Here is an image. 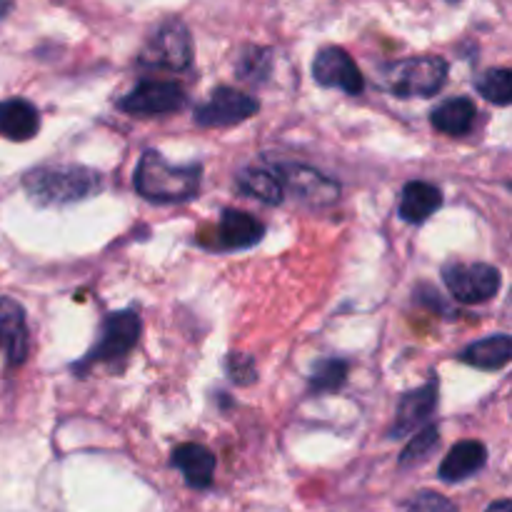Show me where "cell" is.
<instances>
[{"mask_svg": "<svg viewBox=\"0 0 512 512\" xmlns=\"http://www.w3.org/2000/svg\"><path fill=\"white\" fill-rule=\"evenodd\" d=\"M512 358V338L510 335H490L468 345L460 355V360L480 370H503Z\"/></svg>", "mask_w": 512, "mask_h": 512, "instance_id": "ac0fdd59", "label": "cell"}, {"mask_svg": "<svg viewBox=\"0 0 512 512\" xmlns=\"http://www.w3.org/2000/svg\"><path fill=\"white\" fill-rule=\"evenodd\" d=\"M140 315L135 310H120L113 313L103 325V333L95 348H90V353L85 355L83 363H78V368L90 363H113V360H123L130 350L135 348L140 338Z\"/></svg>", "mask_w": 512, "mask_h": 512, "instance_id": "8992f818", "label": "cell"}, {"mask_svg": "<svg viewBox=\"0 0 512 512\" xmlns=\"http://www.w3.org/2000/svg\"><path fill=\"white\" fill-rule=\"evenodd\" d=\"M273 170L278 173L285 190H290L295 198L305 200V203L310 205H328L333 203L340 193L338 183H333V180L325 178L318 170L308 168V165L278 163L273 165Z\"/></svg>", "mask_w": 512, "mask_h": 512, "instance_id": "30bf717a", "label": "cell"}, {"mask_svg": "<svg viewBox=\"0 0 512 512\" xmlns=\"http://www.w3.org/2000/svg\"><path fill=\"white\" fill-rule=\"evenodd\" d=\"M435 408H438V378H433L413 393L403 395L395 423L390 428V438H405V435H413L415 430L425 428L433 418Z\"/></svg>", "mask_w": 512, "mask_h": 512, "instance_id": "8fae6325", "label": "cell"}, {"mask_svg": "<svg viewBox=\"0 0 512 512\" xmlns=\"http://www.w3.org/2000/svg\"><path fill=\"white\" fill-rule=\"evenodd\" d=\"M265 235V225L258 218L243 210H225L218 225L220 245L228 250H243L260 243Z\"/></svg>", "mask_w": 512, "mask_h": 512, "instance_id": "9a60e30c", "label": "cell"}, {"mask_svg": "<svg viewBox=\"0 0 512 512\" xmlns=\"http://www.w3.org/2000/svg\"><path fill=\"white\" fill-rule=\"evenodd\" d=\"M200 165H170L158 150H148L135 170V190L150 203H185L200 190Z\"/></svg>", "mask_w": 512, "mask_h": 512, "instance_id": "6da1fadb", "label": "cell"}, {"mask_svg": "<svg viewBox=\"0 0 512 512\" xmlns=\"http://www.w3.org/2000/svg\"><path fill=\"white\" fill-rule=\"evenodd\" d=\"M348 380V363L345 360H320L310 375V390L313 393H333V390L343 388Z\"/></svg>", "mask_w": 512, "mask_h": 512, "instance_id": "7402d4cb", "label": "cell"}, {"mask_svg": "<svg viewBox=\"0 0 512 512\" xmlns=\"http://www.w3.org/2000/svg\"><path fill=\"white\" fill-rule=\"evenodd\" d=\"M443 280L455 300L468 305L488 303L498 295L503 278L495 265L488 263H453L445 265Z\"/></svg>", "mask_w": 512, "mask_h": 512, "instance_id": "5b68a950", "label": "cell"}, {"mask_svg": "<svg viewBox=\"0 0 512 512\" xmlns=\"http://www.w3.org/2000/svg\"><path fill=\"white\" fill-rule=\"evenodd\" d=\"M475 103L470 98H453L445 100L443 105L430 113V123H433L435 130L445 135H465L475 123Z\"/></svg>", "mask_w": 512, "mask_h": 512, "instance_id": "d6986e66", "label": "cell"}, {"mask_svg": "<svg viewBox=\"0 0 512 512\" xmlns=\"http://www.w3.org/2000/svg\"><path fill=\"white\" fill-rule=\"evenodd\" d=\"M478 93L493 105H510L512 100V73L508 68L488 70L475 83Z\"/></svg>", "mask_w": 512, "mask_h": 512, "instance_id": "44dd1931", "label": "cell"}, {"mask_svg": "<svg viewBox=\"0 0 512 512\" xmlns=\"http://www.w3.org/2000/svg\"><path fill=\"white\" fill-rule=\"evenodd\" d=\"M0 350L8 363L20 365L28 358L30 335L25 323V310L18 300L0 295Z\"/></svg>", "mask_w": 512, "mask_h": 512, "instance_id": "7c38bea8", "label": "cell"}, {"mask_svg": "<svg viewBox=\"0 0 512 512\" xmlns=\"http://www.w3.org/2000/svg\"><path fill=\"white\" fill-rule=\"evenodd\" d=\"M485 512H512V503H510V500H498V503L490 505V508Z\"/></svg>", "mask_w": 512, "mask_h": 512, "instance_id": "4316f807", "label": "cell"}, {"mask_svg": "<svg viewBox=\"0 0 512 512\" xmlns=\"http://www.w3.org/2000/svg\"><path fill=\"white\" fill-rule=\"evenodd\" d=\"M183 103V88L173 80H143L120 100V108L130 115H168L183 108Z\"/></svg>", "mask_w": 512, "mask_h": 512, "instance_id": "ba28073f", "label": "cell"}, {"mask_svg": "<svg viewBox=\"0 0 512 512\" xmlns=\"http://www.w3.org/2000/svg\"><path fill=\"white\" fill-rule=\"evenodd\" d=\"M445 80H448V60L438 55L400 60L385 73L390 93L398 98H430L443 90Z\"/></svg>", "mask_w": 512, "mask_h": 512, "instance_id": "3957f363", "label": "cell"}, {"mask_svg": "<svg viewBox=\"0 0 512 512\" xmlns=\"http://www.w3.org/2000/svg\"><path fill=\"white\" fill-rule=\"evenodd\" d=\"M440 443V433L435 425H425L423 430H420L418 435H413V440H410L408 445H405V450L400 453V465L403 468H410V465H420L425 463V460L433 455V450L438 448Z\"/></svg>", "mask_w": 512, "mask_h": 512, "instance_id": "603a6c76", "label": "cell"}, {"mask_svg": "<svg viewBox=\"0 0 512 512\" xmlns=\"http://www.w3.org/2000/svg\"><path fill=\"white\" fill-rule=\"evenodd\" d=\"M40 130V115L33 103L23 98L0 103V135L8 140H30Z\"/></svg>", "mask_w": 512, "mask_h": 512, "instance_id": "2e32d148", "label": "cell"}, {"mask_svg": "<svg viewBox=\"0 0 512 512\" xmlns=\"http://www.w3.org/2000/svg\"><path fill=\"white\" fill-rule=\"evenodd\" d=\"M440 205H443V193L435 185L425 183V180H413V183L405 185L398 213L405 223L418 225L425 223L433 213H438Z\"/></svg>", "mask_w": 512, "mask_h": 512, "instance_id": "e0dca14e", "label": "cell"}, {"mask_svg": "<svg viewBox=\"0 0 512 512\" xmlns=\"http://www.w3.org/2000/svg\"><path fill=\"white\" fill-rule=\"evenodd\" d=\"M260 110V103L248 93L220 85L210 93V98L195 110V120L203 128H225V125H238L243 120L253 118Z\"/></svg>", "mask_w": 512, "mask_h": 512, "instance_id": "52a82bcc", "label": "cell"}, {"mask_svg": "<svg viewBox=\"0 0 512 512\" xmlns=\"http://www.w3.org/2000/svg\"><path fill=\"white\" fill-rule=\"evenodd\" d=\"M485 463H488V448L483 443H478V440H460L445 455L443 463H440V480H445V483H463V480L480 473Z\"/></svg>", "mask_w": 512, "mask_h": 512, "instance_id": "5bb4252c", "label": "cell"}, {"mask_svg": "<svg viewBox=\"0 0 512 512\" xmlns=\"http://www.w3.org/2000/svg\"><path fill=\"white\" fill-rule=\"evenodd\" d=\"M225 370L228 378L238 385H250L255 380V360L243 353H230L225 360Z\"/></svg>", "mask_w": 512, "mask_h": 512, "instance_id": "d4e9b609", "label": "cell"}, {"mask_svg": "<svg viewBox=\"0 0 512 512\" xmlns=\"http://www.w3.org/2000/svg\"><path fill=\"white\" fill-rule=\"evenodd\" d=\"M408 512H460V510L455 508V503H450V500L443 498L440 493H430V490H425V493L415 495V498L410 500Z\"/></svg>", "mask_w": 512, "mask_h": 512, "instance_id": "484cf974", "label": "cell"}, {"mask_svg": "<svg viewBox=\"0 0 512 512\" xmlns=\"http://www.w3.org/2000/svg\"><path fill=\"white\" fill-rule=\"evenodd\" d=\"M8 8H10V0H0V18L8 13Z\"/></svg>", "mask_w": 512, "mask_h": 512, "instance_id": "83f0119b", "label": "cell"}, {"mask_svg": "<svg viewBox=\"0 0 512 512\" xmlns=\"http://www.w3.org/2000/svg\"><path fill=\"white\" fill-rule=\"evenodd\" d=\"M270 60L268 50H260V48H250L243 58L238 60V75L243 80H250V83H263L270 73Z\"/></svg>", "mask_w": 512, "mask_h": 512, "instance_id": "cb8c5ba5", "label": "cell"}, {"mask_svg": "<svg viewBox=\"0 0 512 512\" xmlns=\"http://www.w3.org/2000/svg\"><path fill=\"white\" fill-rule=\"evenodd\" d=\"M138 63L155 70L188 68L193 63V38H190L188 28L180 20H165L140 50Z\"/></svg>", "mask_w": 512, "mask_h": 512, "instance_id": "277c9868", "label": "cell"}, {"mask_svg": "<svg viewBox=\"0 0 512 512\" xmlns=\"http://www.w3.org/2000/svg\"><path fill=\"white\" fill-rule=\"evenodd\" d=\"M238 188L265 205L283 203L285 188L273 168H248L238 175Z\"/></svg>", "mask_w": 512, "mask_h": 512, "instance_id": "ffe728a7", "label": "cell"}, {"mask_svg": "<svg viewBox=\"0 0 512 512\" xmlns=\"http://www.w3.org/2000/svg\"><path fill=\"white\" fill-rule=\"evenodd\" d=\"M25 193L40 205H68L103 188V175L85 165H40L23 178Z\"/></svg>", "mask_w": 512, "mask_h": 512, "instance_id": "7a4b0ae2", "label": "cell"}, {"mask_svg": "<svg viewBox=\"0 0 512 512\" xmlns=\"http://www.w3.org/2000/svg\"><path fill=\"white\" fill-rule=\"evenodd\" d=\"M310 70H313V78L323 88H338L348 95H360L365 88L363 73L355 65V60L350 58L348 50L338 48V45H330V48L320 50L315 55Z\"/></svg>", "mask_w": 512, "mask_h": 512, "instance_id": "9c48e42d", "label": "cell"}, {"mask_svg": "<svg viewBox=\"0 0 512 512\" xmlns=\"http://www.w3.org/2000/svg\"><path fill=\"white\" fill-rule=\"evenodd\" d=\"M170 465L185 475V483L195 490H205L215 478V455L205 445L185 443L178 445L170 455Z\"/></svg>", "mask_w": 512, "mask_h": 512, "instance_id": "4fadbf2b", "label": "cell"}]
</instances>
